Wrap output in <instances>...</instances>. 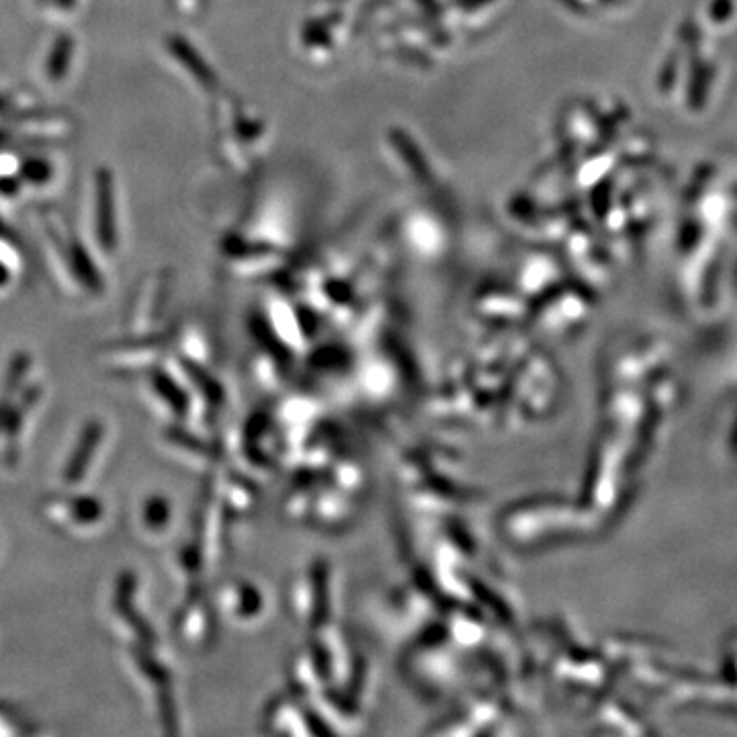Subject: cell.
Listing matches in <instances>:
<instances>
[{
  "mask_svg": "<svg viewBox=\"0 0 737 737\" xmlns=\"http://www.w3.org/2000/svg\"><path fill=\"white\" fill-rule=\"evenodd\" d=\"M95 443H97V426H93L89 432H86V439H84V445L76 451V455H74V459H72V463H70V467H68V475H66V478L70 480V482H76V480H80L82 478V471L86 469V465H89V453H91V449L95 447Z\"/></svg>",
  "mask_w": 737,
  "mask_h": 737,
  "instance_id": "cell-1",
  "label": "cell"
}]
</instances>
